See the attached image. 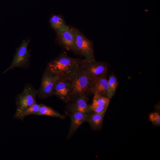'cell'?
I'll use <instances>...</instances> for the list:
<instances>
[{
	"mask_svg": "<svg viewBox=\"0 0 160 160\" xmlns=\"http://www.w3.org/2000/svg\"><path fill=\"white\" fill-rule=\"evenodd\" d=\"M84 60L70 57L63 51L48 64L47 68L60 77H69L81 68Z\"/></svg>",
	"mask_w": 160,
	"mask_h": 160,
	"instance_id": "6da1fadb",
	"label": "cell"
},
{
	"mask_svg": "<svg viewBox=\"0 0 160 160\" xmlns=\"http://www.w3.org/2000/svg\"><path fill=\"white\" fill-rule=\"evenodd\" d=\"M72 82L73 90L71 100H74L87 95L89 92L90 79L86 75L81 68L76 70L69 76Z\"/></svg>",
	"mask_w": 160,
	"mask_h": 160,
	"instance_id": "7a4b0ae2",
	"label": "cell"
},
{
	"mask_svg": "<svg viewBox=\"0 0 160 160\" xmlns=\"http://www.w3.org/2000/svg\"><path fill=\"white\" fill-rule=\"evenodd\" d=\"M37 90L28 85L23 92L18 95L16 98V110L13 117L18 119L20 115L27 108L36 102V98Z\"/></svg>",
	"mask_w": 160,
	"mask_h": 160,
	"instance_id": "3957f363",
	"label": "cell"
},
{
	"mask_svg": "<svg viewBox=\"0 0 160 160\" xmlns=\"http://www.w3.org/2000/svg\"><path fill=\"white\" fill-rule=\"evenodd\" d=\"M76 44L82 56L88 61L95 60L92 42L87 38L79 30L69 26Z\"/></svg>",
	"mask_w": 160,
	"mask_h": 160,
	"instance_id": "277c9868",
	"label": "cell"
},
{
	"mask_svg": "<svg viewBox=\"0 0 160 160\" xmlns=\"http://www.w3.org/2000/svg\"><path fill=\"white\" fill-rule=\"evenodd\" d=\"M60 77L47 68L43 75L41 86L37 90L38 97L45 99L53 95L55 84Z\"/></svg>",
	"mask_w": 160,
	"mask_h": 160,
	"instance_id": "5b68a950",
	"label": "cell"
},
{
	"mask_svg": "<svg viewBox=\"0 0 160 160\" xmlns=\"http://www.w3.org/2000/svg\"><path fill=\"white\" fill-rule=\"evenodd\" d=\"M81 68L87 76L90 79L107 76L108 73V65L104 62L95 60L88 61L85 59Z\"/></svg>",
	"mask_w": 160,
	"mask_h": 160,
	"instance_id": "8992f818",
	"label": "cell"
},
{
	"mask_svg": "<svg viewBox=\"0 0 160 160\" xmlns=\"http://www.w3.org/2000/svg\"><path fill=\"white\" fill-rule=\"evenodd\" d=\"M30 39H24L17 49L12 62L10 66L4 72L15 67L25 68L28 65L30 54L28 48Z\"/></svg>",
	"mask_w": 160,
	"mask_h": 160,
	"instance_id": "52a82bcc",
	"label": "cell"
},
{
	"mask_svg": "<svg viewBox=\"0 0 160 160\" xmlns=\"http://www.w3.org/2000/svg\"><path fill=\"white\" fill-rule=\"evenodd\" d=\"M72 82L69 77H60L56 81L53 90V95L65 102L71 100Z\"/></svg>",
	"mask_w": 160,
	"mask_h": 160,
	"instance_id": "ba28073f",
	"label": "cell"
},
{
	"mask_svg": "<svg viewBox=\"0 0 160 160\" xmlns=\"http://www.w3.org/2000/svg\"><path fill=\"white\" fill-rule=\"evenodd\" d=\"M55 41L66 50L82 56L77 47L73 34L70 29L63 32H56Z\"/></svg>",
	"mask_w": 160,
	"mask_h": 160,
	"instance_id": "9c48e42d",
	"label": "cell"
},
{
	"mask_svg": "<svg viewBox=\"0 0 160 160\" xmlns=\"http://www.w3.org/2000/svg\"><path fill=\"white\" fill-rule=\"evenodd\" d=\"M108 88L107 76L90 79L89 92L107 97Z\"/></svg>",
	"mask_w": 160,
	"mask_h": 160,
	"instance_id": "30bf717a",
	"label": "cell"
},
{
	"mask_svg": "<svg viewBox=\"0 0 160 160\" xmlns=\"http://www.w3.org/2000/svg\"><path fill=\"white\" fill-rule=\"evenodd\" d=\"M88 98L87 95H85L76 99L72 103L68 105L67 109L69 113L79 112L89 114L92 111L91 105L88 104Z\"/></svg>",
	"mask_w": 160,
	"mask_h": 160,
	"instance_id": "8fae6325",
	"label": "cell"
},
{
	"mask_svg": "<svg viewBox=\"0 0 160 160\" xmlns=\"http://www.w3.org/2000/svg\"><path fill=\"white\" fill-rule=\"evenodd\" d=\"M89 114L79 112L68 113L70 119L71 124L67 137V139L71 137L82 124L86 122Z\"/></svg>",
	"mask_w": 160,
	"mask_h": 160,
	"instance_id": "7c38bea8",
	"label": "cell"
},
{
	"mask_svg": "<svg viewBox=\"0 0 160 160\" xmlns=\"http://www.w3.org/2000/svg\"><path fill=\"white\" fill-rule=\"evenodd\" d=\"M105 112L100 113L93 112L89 114L86 122L92 129L98 130L101 128Z\"/></svg>",
	"mask_w": 160,
	"mask_h": 160,
	"instance_id": "4fadbf2b",
	"label": "cell"
},
{
	"mask_svg": "<svg viewBox=\"0 0 160 160\" xmlns=\"http://www.w3.org/2000/svg\"><path fill=\"white\" fill-rule=\"evenodd\" d=\"M51 28L56 32H63L69 29V26L65 22L60 15H53L49 20Z\"/></svg>",
	"mask_w": 160,
	"mask_h": 160,
	"instance_id": "5bb4252c",
	"label": "cell"
},
{
	"mask_svg": "<svg viewBox=\"0 0 160 160\" xmlns=\"http://www.w3.org/2000/svg\"><path fill=\"white\" fill-rule=\"evenodd\" d=\"M38 116H46L59 118L62 119H65L66 116L52 108L43 104H40Z\"/></svg>",
	"mask_w": 160,
	"mask_h": 160,
	"instance_id": "9a60e30c",
	"label": "cell"
},
{
	"mask_svg": "<svg viewBox=\"0 0 160 160\" xmlns=\"http://www.w3.org/2000/svg\"><path fill=\"white\" fill-rule=\"evenodd\" d=\"M108 80V88L107 97L111 99L115 94L118 82L117 78L113 74L109 76Z\"/></svg>",
	"mask_w": 160,
	"mask_h": 160,
	"instance_id": "2e32d148",
	"label": "cell"
},
{
	"mask_svg": "<svg viewBox=\"0 0 160 160\" xmlns=\"http://www.w3.org/2000/svg\"><path fill=\"white\" fill-rule=\"evenodd\" d=\"M110 99L107 97L97 94H94L91 106L98 107H108Z\"/></svg>",
	"mask_w": 160,
	"mask_h": 160,
	"instance_id": "e0dca14e",
	"label": "cell"
},
{
	"mask_svg": "<svg viewBox=\"0 0 160 160\" xmlns=\"http://www.w3.org/2000/svg\"><path fill=\"white\" fill-rule=\"evenodd\" d=\"M40 105L35 102L25 110L19 117L18 119L23 121L28 116L35 115L38 116Z\"/></svg>",
	"mask_w": 160,
	"mask_h": 160,
	"instance_id": "ac0fdd59",
	"label": "cell"
},
{
	"mask_svg": "<svg viewBox=\"0 0 160 160\" xmlns=\"http://www.w3.org/2000/svg\"><path fill=\"white\" fill-rule=\"evenodd\" d=\"M150 121L154 125L157 126H160V115L157 112H152L150 113L149 116Z\"/></svg>",
	"mask_w": 160,
	"mask_h": 160,
	"instance_id": "d6986e66",
	"label": "cell"
},
{
	"mask_svg": "<svg viewBox=\"0 0 160 160\" xmlns=\"http://www.w3.org/2000/svg\"></svg>",
	"mask_w": 160,
	"mask_h": 160,
	"instance_id": "ffe728a7",
	"label": "cell"
}]
</instances>
